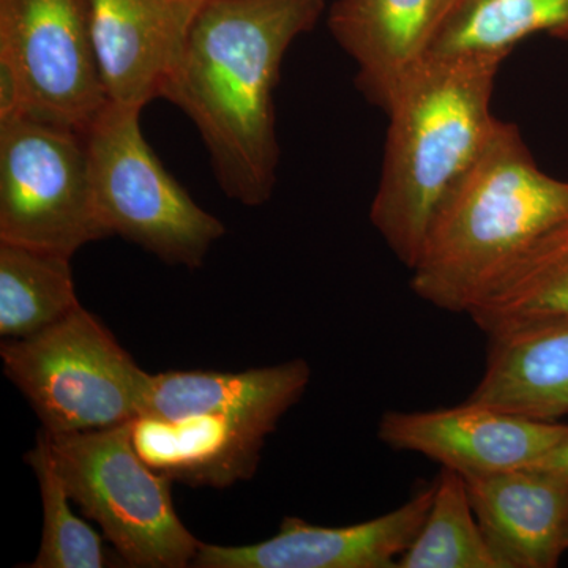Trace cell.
Instances as JSON below:
<instances>
[{"mask_svg":"<svg viewBox=\"0 0 568 568\" xmlns=\"http://www.w3.org/2000/svg\"><path fill=\"white\" fill-rule=\"evenodd\" d=\"M324 0H205L163 99L194 123L231 200L260 207L276 183L274 92L284 55Z\"/></svg>","mask_w":568,"mask_h":568,"instance_id":"obj_1","label":"cell"},{"mask_svg":"<svg viewBox=\"0 0 568 568\" xmlns=\"http://www.w3.org/2000/svg\"><path fill=\"white\" fill-rule=\"evenodd\" d=\"M568 226V182L545 174L517 126L499 121L429 226L410 268L422 301L469 315L536 246Z\"/></svg>","mask_w":568,"mask_h":568,"instance_id":"obj_2","label":"cell"},{"mask_svg":"<svg viewBox=\"0 0 568 568\" xmlns=\"http://www.w3.org/2000/svg\"><path fill=\"white\" fill-rule=\"evenodd\" d=\"M500 63L484 55H428L387 106L386 151L369 220L409 271L440 204L499 123L491 97Z\"/></svg>","mask_w":568,"mask_h":568,"instance_id":"obj_3","label":"cell"},{"mask_svg":"<svg viewBox=\"0 0 568 568\" xmlns=\"http://www.w3.org/2000/svg\"><path fill=\"white\" fill-rule=\"evenodd\" d=\"M0 355L48 436L114 428L144 410L151 375L82 306L39 334L3 339Z\"/></svg>","mask_w":568,"mask_h":568,"instance_id":"obj_4","label":"cell"},{"mask_svg":"<svg viewBox=\"0 0 568 568\" xmlns=\"http://www.w3.org/2000/svg\"><path fill=\"white\" fill-rule=\"evenodd\" d=\"M132 422L97 432L44 435L71 500L102 528L126 566H193L201 541L175 511L173 480L155 473L134 450Z\"/></svg>","mask_w":568,"mask_h":568,"instance_id":"obj_5","label":"cell"},{"mask_svg":"<svg viewBox=\"0 0 568 568\" xmlns=\"http://www.w3.org/2000/svg\"><path fill=\"white\" fill-rule=\"evenodd\" d=\"M141 111L108 102L82 133L100 216L108 234L197 268L226 230L168 173L142 136Z\"/></svg>","mask_w":568,"mask_h":568,"instance_id":"obj_6","label":"cell"},{"mask_svg":"<svg viewBox=\"0 0 568 568\" xmlns=\"http://www.w3.org/2000/svg\"><path fill=\"white\" fill-rule=\"evenodd\" d=\"M104 237L84 134L36 119L0 125V242L71 260Z\"/></svg>","mask_w":568,"mask_h":568,"instance_id":"obj_7","label":"cell"},{"mask_svg":"<svg viewBox=\"0 0 568 568\" xmlns=\"http://www.w3.org/2000/svg\"><path fill=\"white\" fill-rule=\"evenodd\" d=\"M0 65L17 81L24 119L84 133L106 106L89 0H0Z\"/></svg>","mask_w":568,"mask_h":568,"instance_id":"obj_8","label":"cell"},{"mask_svg":"<svg viewBox=\"0 0 568 568\" xmlns=\"http://www.w3.org/2000/svg\"><path fill=\"white\" fill-rule=\"evenodd\" d=\"M567 432L568 425L469 402L447 409L387 410L377 426L386 446L424 455L463 478L534 466Z\"/></svg>","mask_w":568,"mask_h":568,"instance_id":"obj_9","label":"cell"},{"mask_svg":"<svg viewBox=\"0 0 568 568\" xmlns=\"http://www.w3.org/2000/svg\"><path fill=\"white\" fill-rule=\"evenodd\" d=\"M435 484L381 517L342 528L287 517L261 544L220 547L201 541L197 568H394L424 526Z\"/></svg>","mask_w":568,"mask_h":568,"instance_id":"obj_10","label":"cell"},{"mask_svg":"<svg viewBox=\"0 0 568 568\" xmlns=\"http://www.w3.org/2000/svg\"><path fill=\"white\" fill-rule=\"evenodd\" d=\"M205 0H89L97 65L108 102L163 99Z\"/></svg>","mask_w":568,"mask_h":568,"instance_id":"obj_11","label":"cell"},{"mask_svg":"<svg viewBox=\"0 0 568 568\" xmlns=\"http://www.w3.org/2000/svg\"><path fill=\"white\" fill-rule=\"evenodd\" d=\"M458 0H336L328 29L354 59L357 85L387 110L407 77L428 58Z\"/></svg>","mask_w":568,"mask_h":568,"instance_id":"obj_12","label":"cell"},{"mask_svg":"<svg viewBox=\"0 0 568 568\" xmlns=\"http://www.w3.org/2000/svg\"><path fill=\"white\" fill-rule=\"evenodd\" d=\"M499 568H552L566 551L568 477L518 467L465 478Z\"/></svg>","mask_w":568,"mask_h":568,"instance_id":"obj_13","label":"cell"},{"mask_svg":"<svg viewBox=\"0 0 568 568\" xmlns=\"http://www.w3.org/2000/svg\"><path fill=\"white\" fill-rule=\"evenodd\" d=\"M275 428L224 414L174 420L140 416L132 422V440L155 473L190 487L227 488L256 473L265 437Z\"/></svg>","mask_w":568,"mask_h":568,"instance_id":"obj_14","label":"cell"},{"mask_svg":"<svg viewBox=\"0 0 568 568\" xmlns=\"http://www.w3.org/2000/svg\"><path fill=\"white\" fill-rule=\"evenodd\" d=\"M312 379L304 358L241 373L166 372L151 375L141 416L183 418L200 414L254 418L278 425Z\"/></svg>","mask_w":568,"mask_h":568,"instance_id":"obj_15","label":"cell"},{"mask_svg":"<svg viewBox=\"0 0 568 568\" xmlns=\"http://www.w3.org/2000/svg\"><path fill=\"white\" fill-rule=\"evenodd\" d=\"M489 346L487 368L467 402L545 422L568 414V325Z\"/></svg>","mask_w":568,"mask_h":568,"instance_id":"obj_16","label":"cell"},{"mask_svg":"<svg viewBox=\"0 0 568 568\" xmlns=\"http://www.w3.org/2000/svg\"><path fill=\"white\" fill-rule=\"evenodd\" d=\"M489 343L568 325V226L536 246L469 313Z\"/></svg>","mask_w":568,"mask_h":568,"instance_id":"obj_17","label":"cell"},{"mask_svg":"<svg viewBox=\"0 0 568 568\" xmlns=\"http://www.w3.org/2000/svg\"><path fill=\"white\" fill-rule=\"evenodd\" d=\"M536 33L568 40V0H458L428 55L504 61Z\"/></svg>","mask_w":568,"mask_h":568,"instance_id":"obj_18","label":"cell"},{"mask_svg":"<svg viewBox=\"0 0 568 568\" xmlns=\"http://www.w3.org/2000/svg\"><path fill=\"white\" fill-rule=\"evenodd\" d=\"M70 257L0 242V336L28 338L80 308Z\"/></svg>","mask_w":568,"mask_h":568,"instance_id":"obj_19","label":"cell"},{"mask_svg":"<svg viewBox=\"0 0 568 568\" xmlns=\"http://www.w3.org/2000/svg\"><path fill=\"white\" fill-rule=\"evenodd\" d=\"M396 568H499L478 525L466 480L455 470L440 469L424 526Z\"/></svg>","mask_w":568,"mask_h":568,"instance_id":"obj_20","label":"cell"},{"mask_svg":"<svg viewBox=\"0 0 568 568\" xmlns=\"http://www.w3.org/2000/svg\"><path fill=\"white\" fill-rule=\"evenodd\" d=\"M39 478L43 504V534L32 568H102L110 566L100 534L71 510V497L63 484L48 436L41 433L37 446L26 455Z\"/></svg>","mask_w":568,"mask_h":568,"instance_id":"obj_21","label":"cell"},{"mask_svg":"<svg viewBox=\"0 0 568 568\" xmlns=\"http://www.w3.org/2000/svg\"><path fill=\"white\" fill-rule=\"evenodd\" d=\"M529 467H540V469L552 470V473L568 477V432L540 462Z\"/></svg>","mask_w":568,"mask_h":568,"instance_id":"obj_22","label":"cell"},{"mask_svg":"<svg viewBox=\"0 0 568 568\" xmlns=\"http://www.w3.org/2000/svg\"><path fill=\"white\" fill-rule=\"evenodd\" d=\"M566 548L568 549V525H567V534H566Z\"/></svg>","mask_w":568,"mask_h":568,"instance_id":"obj_23","label":"cell"}]
</instances>
